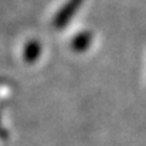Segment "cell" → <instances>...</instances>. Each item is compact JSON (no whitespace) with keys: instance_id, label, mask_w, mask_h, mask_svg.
Masks as SVG:
<instances>
[{"instance_id":"obj_2","label":"cell","mask_w":146,"mask_h":146,"mask_svg":"<svg viewBox=\"0 0 146 146\" xmlns=\"http://www.w3.org/2000/svg\"><path fill=\"white\" fill-rule=\"evenodd\" d=\"M38 52H40V46L37 41H30L26 47V51H24V55H26V60L29 62H33L37 57H38Z\"/></svg>"},{"instance_id":"obj_1","label":"cell","mask_w":146,"mask_h":146,"mask_svg":"<svg viewBox=\"0 0 146 146\" xmlns=\"http://www.w3.org/2000/svg\"><path fill=\"white\" fill-rule=\"evenodd\" d=\"M80 1H81V0H71V1H70V4H68L67 7H64V9L57 14V17H55V20H54L55 27H62V26H65V24L68 23L70 17L74 14L75 9L78 7Z\"/></svg>"},{"instance_id":"obj_3","label":"cell","mask_w":146,"mask_h":146,"mask_svg":"<svg viewBox=\"0 0 146 146\" xmlns=\"http://www.w3.org/2000/svg\"><path fill=\"white\" fill-rule=\"evenodd\" d=\"M90 40H91V36H90V34H81V36H78V37L74 38V41H72V48L78 50V51L87 48V47L90 46Z\"/></svg>"}]
</instances>
